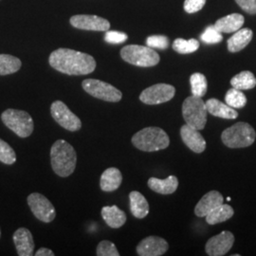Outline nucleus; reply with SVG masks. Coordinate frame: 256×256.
<instances>
[{
	"label": "nucleus",
	"instance_id": "27",
	"mask_svg": "<svg viewBox=\"0 0 256 256\" xmlns=\"http://www.w3.org/2000/svg\"><path fill=\"white\" fill-rule=\"evenodd\" d=\"M21 61L12 55L0 54V75H9L18 72L21 68Z\"/></svg>",
	"mask_w": 256,
	"mask_h": 256
},
{
	"label": "nucleus",
	"instance_id": "37",
	"mask_svg": "<svg viewBox=\"0 0 256 256\" xmlns=\"http://www.w3.org/2000/svg\"><path fill=\"white\" fill-rule=\"evenodd\" d=\"M238 6L250 14H256V0H236Z\"/></svg>",
	"mask_w": 256,
	"mask_h": 256
},
{
	"label": "nucleus",
	"instance_id": "31",
	"mask_svg": "<svg viewBox=\"0 0 256 256\" xmlns=\"http://www.w3.org/2000/svg\"><path fill=\"white\" fill-rule=\"evenodd\" d=\"M0 162L5 164H14L16 162V154L9 144L0 138Z\"/></svg>",
	"mask_w": 256,
	"mask_h": 256
},
{
	"label": "nucleus",
	"instance_id": "11",
	"mask_svg": "<svg viewBox=\"0 0 256 256\" xmlns=\"http://www.w3.org/2000/svg\"><path fill=\"white\" fill-rule=\"evenodd\" d=\"M176 88L168 84H156L144 90L140 95V100L146 104L154 106L169 102L174 98Z\"/></svg>",
	"mask_w": 256,
	"mask_h": 256
},
{
	"label": "nucleus",
	"instance_id": "19",
	"mask_svg": "<svg viewBox=\"0 0 256 256\" xmlns=\"http://www.w3.org/2000/svg\"><path fill=\"white\" fill-rule=\"evenodd\" d=\"M102 218L112 229H119L126 222V214L118 206H104L102 209Z\"/></svg>",
	"mask_w": 256,
	"mask_h": 256
},
{
	"label": "nucleus",
	"instance_id": "26",
	"mask_svg": "<svg viewBox=\"0 0 256 256\" xmlns=\"http://www.w3.org/2000/svg\"><path fill=\"white\" fill-rule=\"evenodd\" d=\"M230 84L232 86V88L239 90H252L256 88V76L250 72H242L232 78Z\"/></svg>",
	"mask_w": 256,
	"mask_h": 256
},
{
	"label": "nucleus",
	"instance_id": "30",
	"mask_svg": "<svg viewBox=\"0 0 256 256\" xmlns=\"http://www.w3.org/2000/svg\"><path fill=\"white\" fill-rule=\"evenodd\" d=\"M200 48V42L196 39L184 40L182 38L176 39L173 43V50L180 54H189L196 52Z\"/></svg>",
	"mask_w": 256,
	"mask_h": 256
},
{
	"label": "nucleus",
	"instance_id": "5",
	"mask_svg": "<svg viewBox=\"0 0 256 256\" xmlns=\"http://www.w3.org/2000/svg\"><path fill=\"white\" fill-rule=\"evenodd\" d=\"M1 120L10 130L20 138L30 136L34 128L32 116L24 110L12 108L5 110L1 115Z\"/></svg>",
	"mask_w": 256,
	"mask_h": 256
},
{
	"label": "nucleus",
	"instance_id": "16",
	"mask_svg": "<svg viewBox=\"0 0 256 256\" xmlns=\"http://www.w3.org/2000/svg\"><path fill=\"white\" fill-rule=\"evenodd\" d=\"M224 203L223 196L218 191H210L204 194L194 207V214L198 218L206 216L210 212Z\"/></svg>",
	"mask_w": 256,
	"mask_h": 256
},
{
	"label": "nucleus",
	"instance_id": "33",
	"mask_svg": "<svg viewBox=\"0 0 256 256\" xmlns=\"http://www.w3.org/2000/svg\"><path fill=\"white\" fill-rule=\"evenodd\" d=\"M96 254L98 256H119L120 252L114 243L108 240H102L97 247Z\"/></svg>",
	"mask_w": 256,
	"mask_h": 256
},
{
	"label": "nucleus",
	"instance_id": "20",
	"mask_svg": "<svg viewBox=\"0 0 256 256\" xmlns=\"http://www.w3.org/2000/svg\"><path fill=\"white\" fill-rule=\"evenodd\" d=\"M122 182V174L118 168H108L101 176L100 187L104 192H114L118 190Z\"/></svg>",
	"mask_w": 256,
	"mask_h": 256
},
{
	"label": "nucleus",
	"instance_id": "15",
	"mask_svg": "<svg viewBox=\"0 0 256 256\" xmlns=\"http://www.w3.org/2000/svg\"><path fill=\"white\" fill-rule=\"evenodd\" d=\"M180 137L185 146L191 149L192 152L200 154L206 149V142L198 130L184 124L180 128Z\"/></svg>",
	"mask_w": 256,
	"mask_h": 256
},
{
	"label": "nucleus",
	"instance_id": "21",
	"mask_svg": "<svg viewBox=\"0 0 256 256\" xmlns=\"http://www.w3.org/2000/svg\"><path fill=\"white\" fill-rule=\"evenodd\" d=\"M148 187L158 194H171L176 191L178 187V180L174 176H169L165 180L150 178L148 180Z\"/></svg>",
	"mask_w": 256,
	"mask_h": 256
},
{
	"label": "nucleus",
	"instance_id": "12",
	"mask_svg": "<svg viewBox=\"0 0 256 256\" xmlns=\"http://www.w3.org/2000/svg\"><path fill=\"white\" fill-rule=\"evenodd\" d=\"M234 236L229 230H224L210 238L206 243L205 250L210 256H225L234 246Z\"/></svg>",
	"mask_w": 256,
	"mask_h": 256
},
{
	"label": "nucleus",
	"instance_id": "38",
	"mask_svg": "<svg viewBox=\"0 0 256 256\" xmlns=\"http://www.w3.org/2000/svg\"><path fill=\"white\" fill-rule=\"evenodd\" d=\"M36 256H54V254L52 250L46 248H41L36 252Z\"/></svg>",
	"mask_w": 256,
	"mask_h": 256
},
{
	"label": "nucleus",
	"instance_id": "18",
	"mask_svg": "<svg viewBox=\"0 0 256 256\" xmlns=\"http://www.w3.org/2000/svg\"><path fill=\"white\" fill-rule=\"evenodd\" d=\"M205 104H206L207 111L214 117L228 120L236 119L238 117L236 110L218 99H214V98L209 99L205 102Z\"/></svg>",
	"mask_w": 256,
	"mask_h": 256
},
{
	"label": "nucleus",
	"instance_id": "22",
	"mask_svg": "<svg viewBox=\"0 0 256 256\" xmlns=\"http://www.w3.org/2000/svg\"><path fill=\"white\" fill-rule=\"evenodd\" d=\"M252 30L250 28H240L236 30L234 36L227 42L230 52H238L245 48L252 39Z\"/></svg>",
	"mask_w": 256,
	"mask_h": 256
},
{
	"label": "nucleus",
	"instance_id": "9",
	"mask_svg": "<svg viewBox=\"0 0 256 256\" xmlns=\"http://www.w3.org/2000/svg\"><path fill=\"white\" fill-rule=\"evenodd\" d=\"M50 113L55 122L68 131L75 132L82 128L81 120L63 102H54L50 106Z\"/></svg>",
	"mask_w": 256,
	"mask_h": 256
},
{
	"label": "nucleus",
	"instance_id": "32",
	"mask_svg": "<svg viewBox=\"0 0 256 256\" xmlns=\"http://www.w3.org/2000/svg\"><path fill=\"white\" fill-rule=\"evenodd\" d=\"M200 38L205 44H218L223 40L221 32L214 26L206 28L204 32L200 36Z\"/></svg>",
	"mask_w": 256,
	"mask_h": 256
},
{
	"label": "nucleus",
	"instance_id": "17",
	"mask_svg": "<svg viewBox=\"0 0 256 256\" xmlns=\"http://www.w3.org/2000/svg\"><path fill=\"white\" fill-rule=\"evenodd\" d=\"M14 242L16 252L20 256H30L34 254V241L32 232L26 228L16 230L14 234Z\"/></svg>",
	"mask_w": 256,
	"mask_h": 256
},
{
	"label": "nucleus",
	"instance_id": "25",
	"mask_svg": "<svg viewBox=\"0 0 256 256\" xmlns=\"http://www.w3.org/2000/svg\"><path fill=\"white\" fill-rule=\"evenodd\" d=\"M234 214V209L227 204H221L218 207L210 212L205 218H206V222L210 225H216L218 223L225 222L229 220L230 218H232Z\"/></svg>",
	"mask_w": 256,
	"mask_h": 256
},
{
	"label": "nucleus",
	"instance_id": "7",
	"mask_svg": "<svg viewBox=\"0 0 256 256\" xmlns=\"http://www.w3.org/2000/svg\"><path fill=\"white\" fill-rule=\"evenodd\" d=\"M120 56L128 64H134L140 68H150L158 64L160 55L152 48L128 45L120 50Z\"/></svg>",
	"mask_w": 256,
	"mask_h": 256
},
{
	"label": "nucleus",
	"instance_id": "35",
	"mask_svg": "<svg viewBox=\"0 0 256 256\" xmlns=\"http://www.w3.org/2000/svg\"><path fill=\"white\" fill-rule=\"evenodd\" d=\"M104 40L110 44H120L128 40V34L124 32L108 30L106 32Z\"/></svg>",
	"mask_w": 256,
	"mask_h": 256
},
{
	"label": "nucleus",
	"instance_id": "2",
	"mask_svg": "<svg viewBox=\"0 0 256 256\" xmlns=\"http://www.w3.org/2000/svg\"><path fill=\"white\" fill-rule=\"evenodd\" d=\"M50 164L57 176L68 178L72 174L77 164L74 146L64 140H56L50 148Z\"/></svg>",
	"mask_w": 256,
	"mask_h": 256
},
{
	"label": "nucleus",
	"instance_id": "1",
	"mask_svg": "<svg viewBox=\"0 0 256 256\" xmlns=\"http://www.w3.org/2000/svg\"><path fill=\"white\" fill-rule=\"evenodd\" d=\"M50 64L59 72L68 75H86L96 68V61L92 55L70 48H58L48 58Z\"/></svg>",
	"mask_w": 256,
	"mask_h": 256
},
{
	"label": "nucleus",
	"instance_id": "29",
	"mask_svg": "<svg viewBox=\"0 0 256 256\" xmlns=\"http://www.w3.org/2000/svg\"><path fill=\"white\" fill-rule=\"evenodd\" d=\"M190 84L194 96L200 98L205 96L208 88V82L206 77L203 74L198 72L192 74L190 77Z\"/></svg>",
	"mask_w": 256,
	"mask_h": 256
},
{
	"label": "nucleus",
	"instance_id": "3",
	"mask_svg": "<svg viewBox=\"0 0 256 256\" xmlns=\"http://www.w3.org/2000/svg\"><path fill=\"white\" fill-rule=\"evenodd\" d=\"M132 144L140 151L156 152L169 146L170 138L162 128H146L138 131L132 137Z\"/></svg>",
	"mask_w": 256,
	"mask_h": 256
},
{
	"label": "nucleus",
	"instance_id": "14",
	"mask_svg": "<svg viewBox=\"0 0 256 256\" xmlns=\"http://www.w3.org/2000/svg\"><path fill=\"white\" fill-rule=\"evenodd\" d=\"M169 248L168 242L158 236H148L142 239L137 246V254L140 256H164Z\"/></svg>",
	"mask_w": 256,
	"mask_h": 256
},
{
	"label": "nucleus",
	"instance_id": "24",
	"mask_svg": "<svg viewBox=\"0 0 256 256\" xmlns=\"http://www.w3.org/2000/svg\"><path fill=\"white\" fill-rule=\"evenodd\" d=\"M244 24V18L239 14H232L225 18L218 19L214 25L220 32H236Z\"/></svg>",
	"mask_w": 256,
	"mask_h": 256
},
{
	"label": "nucleus",
	"instance_id": "23",
	"mask_svg": "<svg viewBox=\"0 0 256 256\" xmlns=\"http://www.w3.org/2000/svg\"><path fill=\"white\" fill-rule=\"evenodd\" d=\"M131 214L138 220H142L149 214V204L142 194L133 191L129 194Z\"/></svg>",
	"mask_w": 256,
	"mask_h": 256
},
{
	"label": "nucleus",
	"instance_id": "13",
	"mask_svg": "<svg viewBox=\"0 0 256 256\" xmlns=\"http://www.w3.org/2000/svg\"><path fill=\"white\" fill-rule=\"evenodd\" d=\"M70 24L74 28L84 30L106 32L110 28V21L97 16H88V14L74 16L70 18Z\"/></svg>",
	"mask_w": 256,
	"mask_h": 256
},
{
	"label": "nucleus",
	"instance_id": "4",
	"mask_svg": "<svg viewBox=\"0 0 256 256\" xmlns=\"http://www.w3.org/2000/svg\"><path fill=\"white\" fill-rule=\"evenodd\" d=\"M256 138L254 128L247 122H240L222 132L221 140L230 148H244L252 146Z\"/></svg>",
	"mask_w": 256,
	"mask_h": 256
},
{
	"label": "nucleus",
	"instance_id": "40",
	"mask_svg": "<svg viewBox=\"0 0 256 256\" xmlns=\"http://www.w3.org/2000/svg\"><path fill=\"white\" fill-rule=\"evenodd\" d=\"M0 236H1V232H0Z\"/></svg>",
	"mask_w": 256,
	"mask_h": 256
},
{
	"label": "nucleus",
	"instance_id": "39",
	"mask_svg": "<svg viewBox=\"0 0 256 256\" xmlns=\"http://www.w3.org/2000/svg\"><path fill=\"white\" fill-rule=\"evenodd\" d=\"M227 200H228V202H230V198H227Z\"/></svg>",
	"mask_w": 256,
	"mask_h": 256
},
{
	"label": "nucleus",
	"instance_id": "10",
	"mask_svg": "<svg viewBox=\"0 0 256 256\" xmlns=\"http://www.w3.org/2000/svg\"><path fill=\"white\" fill-rule=\"evenodd\" d=\"M28 204L37 220L50 223L54 220L56 210L52 203L45 196L39 192L30 194L27 198Z\"/></svg>",
	"mask_w": 256,
	"mask_h": 256
},
{
	"label": "nucleus",
	"instance_id": "34",
	"mask_svg": "<svg viewBox=\"0 0 256 256\" xmlns=\"http://www.w3.org/2000/svg\"><path fill=\"white\" fill-rule=\"evenodd\" d=\"M146 45L152 48L165 50L169 46V39L164 36H151L147 37Z\"/></svg>",
	"mask_w": 256,
	"mask_h": 256
},
{
	"label": "nucleus",
	"instance_id": "8",
	"mask_svg": "<svg viewBox=\"0 0 256 256\" xmlns=\"http://www.w3.org/2000/svg\"><path fill=\"white\" fill-rule=\"evenodd\" d=\"M84 90L102 101L118 102L122 98V93L108 82L97 79H86L82 82Z\"/></svg>",
	"mask_w": 256,
	"mask_h": 256
},
{
	"label": "nucleus",
	"instance_id": "36",
	"mask_svg": "<svg viewBox=\"0 0 256 256\" xmlns=\"http://www.w3.org/2000/svg\"><path fill=\"white\" fill-rule=\"evenodd\" d=\"M206 0H185L184 10L188 14H194L204 7Z\"/></svg>",
	"mask_w": 256,
	"mask_h": 256
},
{
	"label": "nucleus",
	"instance_id": "6",
	"mask_svg": "<svg viewBox=\"0 0 256 256\" xmlns=\"http://www.w3.org/2000/svg\"><path fill=\"white\" fill-rule=\"evenodd\" d=\"M207 108L200 97L189 96L183 102L182 115L186 124L196 130H202L207 122Z\"/></svg>",
	"mask_w": 256,
	"mask_h": 256
},
{
	"label": "nucleus",
	"instance_id": "28",
	"mask_svg": "<svg viewBox=\"0 0 256 256\" xmlns=\"http://www.w3.org/2000/svg\"><path fill=\"white\" fill-rule=\"evenodd\" d=\"M225 101L232 108H243L247 104V97L242 90L232 88L226 93Z\"/></svg>",
	"mask_w": 256,
	"mask_h": 256
}]
</instances>
